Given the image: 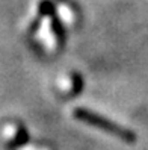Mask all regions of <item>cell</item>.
<instances>
[{
  "label": "cell",
  "mask_w": 148,
  "mask_h": 150,
  "mask_svg": "<svg viewBox=\"0 0 148 150\" xmlns=\"http://www.w3.org/2000/svg\"><path fill=\"white\" fill-rule=\"evenodd\" d=\"M74 117L79 118L83 123H88V125H91L94 127H98V129L107 132V134L115 135V137L124 139V141H133L135 139V135L132 134V130H128V129L119 126V125H115V123L109 121L107 118H104V117L98 115V114H95V112H91L88 109H80V108L76 109Z\"/></svg>",
  "instance_id": "1"
}]
</instances>
